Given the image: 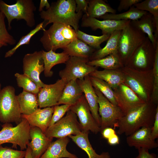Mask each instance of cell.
Wrapping results in <instances>:
<instances>
[{"instance_id": "6da1fadb", "label": "cell", "mask_w": 158, "mask_h": 158, "mask_svg": "<svg viewBox=\"0 0 158 158\" xmlns=\"http://www.w3.org/2000/svg\"><path fill=\"white\" fill-rule=\"evenodd\" d=\"M76 7L75 0H58L52 2L49 8L43 10L40 14L44 20V29L50 23H58L70 25L77 31L83 12H76Z\"/></svg>"}, {"instance_id": "7a4b0ae2", "label": "cell", "mask_w": 158, "mask_h": 158, "mask_svg": "<svg viewBox=\"0 0 158 158\" xmlns=\"http://www.w3.org/2000/svg\"><path fill=\"white\" fill-rule=\"evenodd\" d=\"M157 107L151 100L129 111L118 121V133L127 136L143 127H152Z\"/></svg>"}, {"instance_id": "3957f363", "label": "cell", "mask_w": 158, "mask_h": 158, "mask_svg": "<svg viewBox=\"0 0 158 158\" xmlns=\"http://www.w3.org/2000/svg\"><path fill=\"white\" fill-rule=\"evenodd\" d=\"M124 76V83L145 102L151 100L153 77L152 70L140 71L125 66L121 70Z\"/></svg>"}, {"instance_id": "277c9868", "label": "cell", "mask_w": 158, "mask_h": 158, "mask_svg": "<svg viewBox=\"0 0 158 158\" xmlns=\"http://www.w3.org/2000/svg\"><path fill=\"white\" fill-rule=\"evenodd\" d=\"M43 31L40 41L47 51L55 52L58 49H63L77 38L75 31L68 25L53 23L48 29Z\"/></svg>"}, {"instance_id": "5b68a950", "label": "cell", "mask_w": 158, "mask_h": 158, "mask_svg": "<svg viewBox=\"0 0 158 158\" xmlns=\"http://www.w3.org/2000/svg\"><path fill=\"white\" fill-rule=\"evenodd\" d=\"M36 9L32 0H17L12 5L0 0V11L7 19L9 30L11 29V23L14 19H23L28 27H33L35 24L34 12Z\"/></svg>"}, {"instance_id": "8992f818", "label": "cell", "mask_w": 158, "mask_h": 158, "mask_svg": "<svg viewBox=\"0 0 158 158\" xmlns=\"http://www.w3.org/2000/svg\"><path fill=\"white\" fill-rule=\"evenodd\" d=\"M146 37L145 34L130 23L121 30L117 51L124 66L126 65L135 50Z\"/></svg>"}, {"instance_id": "52a82bcc", "label": "cell", "mask_w": 158, "mask_h": 158, "mask_svg": "<svg viewBox=\"0 0 158 158\" xmlns=\"http://www.w3.org/2000/svg\"><path fill=\"white\" fill-rule=\"evenodd\" d=\"M2 127L0 130V145L11 143L12 148L17 149L18 146L21 150H26L30 140V126L26 119L22 118L21 122L14 127L11 123H5Z\"/></svg>"}, {"instance_id": "ba28073f", "label": "cell", "mask_w": 158, "mask_h": 158, "mask_svg": "<svg viewBox=\"0 0 158 158\" xmlns=\"http://www.w3.org/2000/svg\"><path fill=\"white\" fill-rule=\"evenodd\" d=\"M21 116L15 88L5 87L0 91V122L17 125L21 121Z\"/></svg>"}, {"instance_id": "9c48e42d", "label": "cell", "mask_w": 158, "mask_h": 158, "mask_svg": "<svg viewBox=\"0 0 158 158\" xmlns=\"http://www.w3.org/2000/svg\"><path fill=\"white\" fill-rule=\"evenodd\" d=\"M89 61L87 58L70 56L64 68L59 72L61 79L66 83L73 80L83 79L97 69V67L87 64Z\"/></svg>"}, {"instance_id": "30bf717a", "label": "cell", "mask_w": 158, "mask_h": 158, "mask_svg": "<svg viewBox=\"0 0 158 158\" xmlns=\"http://www.w3.org/2000/svg\"><path fill=\"white\" fill-rule=\"evenodd\" d=\"M82 132L76 115L69 110L61 119L49 127L45 134L49 138H59L77 135Z\"/></svg>"}, {"instance_id": "8fae6325", "label": "cell", "mask_w": 158, "mask_h": 158, "mask_svg": "<svg viewBox=\"0 0 158 158\" xmlns=\"http://www.w3.org/2000/svg\"><path fill=\"white\" fill-rule=\"evenodd\" d=\"M94 89L97 97L101 118L100 132L106 128L117 127L118 121L124 114L117 106L112 104L99 90Z\"/></svg>"}, {"instance_id": "7c38bea8", "label": "cell", "mask_w": 158, "mask_h": 158, "mask_svg": "<svg viewBox=\"0 0 158 158\" xmlns=\"http://www.w3.org/2000/svg\"><path fill=\"white\" fill-rule=\"evenodd\" d=\"M155 48L147 37L135 50L125 66L145 69L153 65Z\"/></svg>"}, {"instance_id": "4fadbf2b", "label": "cell", "mask_w": 158, "mask_h": 158, "mask_svg": "<svg viewBox=\"0 0 158 158\" xmlns=\"http://www.w3.org/2000/svg\"><path fill=\"white\" fill-rule=\"evenodd\" d=\"M69 110L78 117L82 132L91 131L95 134L100 132V128L93 117L84 94L74 104L70 106Z\"/></svg>"}, {"instance_id": "5bb4252c", "label": "cell", "mask_w": 158, "mask_h": 158, "mask_svg": "<svg viewBox=\"0 0 158 158\" xmlns=\"http://www.w3.org/2000/svg\"><path fill=\"white\" fill-rule=\"evenodd\" d=\"M23 74L30 78L40 88L45 85L40 79V75L44 70L42 51L26 54L23 60Z\"/></svg>"}, {"instance_id": "9a60e30c", "label": "cell", "mask_w": 158, "mask_h": 158, "mask_svg": "<svg viewBox=\"0 0 158 158\" xmlns=\"http://www.w3.org/2000/svg\"><path fill=\"white\" fill-rule=\"evenodd\" d=\"M66 84L60 79L54 84H45L37 95L39 108L57 105Z\"/></svg>"}, {"instance_id": "2e32d148", "label": "cell", "mask_w": 158, "mask_h": 158, "mask_svg": "<svg viewBox=\"0 0 158 158\" xmlns=\"http://www.w3.org/2000/svg\"><path fill=\"white\" fill-rule=\"evenodd\" d=\"M113 90L117 105L124 115L145 103L124 83L120 84Z\"/></svg>"}, {"instance_id": "e0dca14e", "label": "cell", "mask_w": 158, "mask_h": 158, "mask_svg": "<svg viewBox=\"0 0 158 158\" xmlns=\"http://www.w3.org/2000/svg\"><path fill=\"white\" fill-rule=\"evenodd\" d=\"M81 26L83 27H90L95 30L100 29L102 35H110L116 30H122L130 23V20H100L96 18L88 16L85 14L82 18Z\"/></svg>"}, {"instance_id": "ac0fdd59", "label": "cell", "mask_w": 158, "mask_h": 158, "mask_svg": "<svg viewBox=\"0 0 158 158\" xmlns=\"http://www.w3.org/2000/svg\"><path fill=\"white\" fill-rule=\"evenodd\" d=\"M151 128L143 127L127 136L126 141L128 146L137 149L143 148L149 150L157 148L158 144L152 137Z\"/></svg>"}, {"instance_id": "d6986e66", "label": "cell", "mask_w": 158, "mask_h": 158, "mask_svg": "<svg viewBox=\"0 0 158 158\" xmlns=\"http://www.w3.org/2000/svg\"><path fill=\"white\" fill-rule=\"evenodd\" d=\"M30 136L31 141L28 146L30 148L33 158H40L46 151L53 138L47 137L39 128L30 126Z\"/></svg>"}, {"instance_id": "ffe728a7", "label": "cell", "mask_w": 158, "mask_h": 158, "mask_svg": "<svg viewBox=\"0 0 158 158\" xmlns=\"http://www.w3.org/2000/svg\"><path fill=\"white\" fill-rule=\"evenodd\" d=\"M76 81L83 92L93 117L100 127L101 118L98 112L97 97L91 84L89 75L86 76L83 79L77 80Z\"/></svg>"}, {"instance_id": "44dd1931", "label": "cell", "mask_w": 158, "mask_h": 158, "mask_svg": "<svg viewBox=\"0 0 158 158\" xmlns=\"http://www.w3.org/2000/svg\"><path fill=\"white\" fill-rule=\"evenodd\" d=\"M54 109V106L38 108L30 115L22 114V118L26 119L30 126L39 128L45 133L49 126Z\"/></svg>"}, {"instance_id": "7402d4cb", "label": "cell", "mask_w": 158, "mask_h": 158, "mask_svg": "<svg viewBox=\"0 0 158 158\" xmlns=\"http://www.w3.org/2000/svg\"><path fill=\"white\" fill-rule=\"evenodd\" d=\"M69 141L68 137L58 138L51 142L40 158H78L67 150L66 146Z\"/></svg>"}, {"instance_id": "603a6c76", "label": "cell", "mask_w": 158, "mask_h": 158, "mask_svg": "<svg viewBox=\"0 0 158 158\" xmlns=\"http://www.w3.org/2000/svg\"><path fill=\"white\" fill-rule=\"evenodd\" d=\"M130 23L147 35V37L155 48L158 40L154 36L156 27L154 18L152 15L148 12L137 20H131Z\"/></svg>"}, {"instance_id": "cb8c5ba5", "label": "cell", "mask_w": 158, "mask_h": 158, "mask_svg": "<svg viewBox=\"0 0 158 158\" xmlns=\"http://www.w3.org/2000/svg\"><path fill=\"white\" fill-rule=\"evenodd\" d=\"M42 51L44 63V74L47 77H51L53 75V72L51 69L54 66L59 64L65 63L70 57L64 51L59 53L52 50L49 51Z\"/></svg>"}, {"instance_id": "d4e9b609", "label": "cell", "mask_w": 158, "mask_h": 158, "mask_svg": "<svg viewBox=\"0 0 158 158\" xmlns=\"http://www.w3.org/2000/svg\"><path fill=\"white\" fill-rule=\"evenodd\" d=\"M83 94V92L76 80L71 81L66 84L57 105H73L80 99Z\"/></svg>"}, {"instance_id": "484cf974", "label": "cell", "mask_w": 158, "mask_h": 158, "mask_svg": "<svg viewBox=\"0 0 158 158\" xmlns=\"http://www.w3.org/2000/svg\"><path fill=\"white\" fill-rule=\"evenodd\" d=\"M89 133L82 132L78 135H71L68 137L79 147L85 152L89 158H110V154L108 152H103L100 154H98L96 152L89 141Z\"/></svg>"}, {"instance_id": "4316f807", "label": "cell", "mask_w": 158, "mask_h": 158, "mask_svg": "<svg viewBox=\"0 0 158 158\" xmlns=\"http://www.w3.org/2000/svg\"><path fill=\"white\" fill-rule=\"evenodd\" d=\"M89 75L101 79L108 83L113 90L120 84L124 83V76L121 70H108L102 71L95 70Z\"/></svg>"}, {"instance_id": "83f0119b", "label": "cell", "mask_w": 158, "mask_h": 158, "mask_svg": "<svg viewBox=\"0 0 158 158\" xmlns=\"http://www.w3.org/2000/svg\"><path fill=\"white\" fill-rule=\"evenodd\" d=\"M69 56L89 58L96 50L77 38L62 49Z\"/></svg>"}, {"instance_id": "f1b7e54d", "label": "cell", "mask_w": 158, "mask_h": 158, "mask_svg": "<svg viewBox=\"0 0 158 158\" xmlns=\"http://www.w3.org/2000/svg\"><path fill=\"white\" fill-rule=\"evenodd\" d=\"M17 97L22 114L30 115L38 108L37 95L23 91Z\"/></svg>"}, {"instance_id": "f546056e", "label": "cell", "mask_w": 158, "mask_h": 158, "mask_svg": "<svg viewBox=\"0 0 158 158\" xmlns=\"http://www.w3.org/2000/svg\"><path fill=\"white\" fill-rule=\"evenodd\" d=\"M121 30L113 32L107 40L105 46L103 48L96 50L89 58V61L104 58L110 54L117 52V47Z\"/></svg>"}, {"instance_id": "4dcf8cb0", "label": "cell", "mask_w": 158, "mask_h": 158, "mask_svg": "<svg viewBox=\"0 0 158 158\" xmlns=\"http://www.w3.org/2000/svg\"><path fill=\"white\" fill-rule=\"evenodd\" d=\"M87 64L96 67H100L108 70L118 69L124 67L118 52L101 59L89 61Z\"/></svg>"}, {"instance_id": "1f68e13d", "label": "cell", "mask_w": 158, "mask_h": 158, "mask_svg": "<svg viewBox=\"0 0 158 158\" xmlns=\"http://www.w3.org/2000/svg\"><path fill=\"white\" fill-rule=\"evenodd\" d=\"M116 12V10L103 0H90L86 15L96 18H100L108 13L115 14Z\"/></svg>"}, {"instance_id": "d6a6232c", "label": "cell", "mask_w": 158, "mask_h": 158, "mask_svg": "<svg viewBox=\"0 0 158 158\" xmlns=\"http://www.w3.org/2000/svg\"><path fill=\"white\" fill-rule=\"evenodd\" d=\"M147 13L146 11L138 10L133 6L127 11L119 14L107 13L100 18L103 20H135L140 19L144 15Z\"/></svg>"}, {"instance_id": "836d02e7", "label": "cell", "mask_w": 158, "mask_h": 158, "mask_svg": "<svg viewBox=\"0 0 158 158\" xmlns=\"http://www.w3.org/2000/svg\"><path fill=\"white\" fill-rule=\"evenodd\" d=\"M134 6L140 10L148 11L153 16L155 21L156 30L154 34L155 39H158V0H145Z\"/></svg>"}, {"instance_id": "e575fe53", "label": "cell", "mask_w": 158, "mask_h": 158, "mask_svg": "<svg viewBox=\"0 0 158 158\" xmlns=\"http://www.w3.org/2000/svg\"><path fill=\"white\" fill-rule=\"evenodd\" d=\"M90 77L93 87L99 90L112 104L117 106L114 92L111 86L101 79L90 76Z\"/></svg>"}, {"instance_id": "d590c367", "label": "cell", "mask_w": 158, "mask_h": 158, "mask_svg": "<svg viewBox=\"0 0 158 158\" xmlns=\"http://www.w3.org/2000/svg\"><path fill=\"white\" fill-rule=\"evenodd\" d=\"M77 38L96 50L101 48L100 44L108 40L110 35H102L100 36L91 35L78 30L75 31Z\"/></svg>"}, {"instance_id": "8d00e7d4", "label": "cell", "mask_w": 158, "mask_h": 158, "mask_svg": "<svg viewBox=\"0 0 158 158\" xmlns=\"http://www.w3.org/2000/svg\"><path fill=\"white\" fill-rule=\"evenodd\" d=\"M17 85L23 91L37 95L40 88L30 78L24 74H15Z\"/></svg>"}, {"instance_id": "74e56055", "label": "cell", "mask_w": 158, "mask_h": 158, "mask_svg": "<svg viewBox=\"0 0 158 158\" xmlns=\"http://www.w3.org/2000/svg\"><path fill=\"white\" fill-rule=\"evenodd\" d=\"M44 29L43 22L38 24L34 29L31 30L26 35L22 36L16 45L13 48L6 53L5 57L7 58L12 56L16 50L21 46L24 44H29L32 37L40 30H43Z\"/></svg>"}, {"instance_id": "f35d334b", "label": "cell", "mask_w": 158, "mask_h": 158, "mask_svg": "<svg viewBox=\"0 0 158 158\" xmlns=\"http://www.w3.org/2000/svg\"><path fill=\"white\" fill-rule=\"evenodd\" d=\"M153 66V84L151 100L156 104H157L158 100V42L156 47Z\"/></svg>"}, {"instance_id": "ab89813d", "label": "cell", "mask_w": 158, "mask_h": 158, "mask_svg": "<svg viewBox=\"0 0 158 158\" xmlns=\"http://www.w3.org/2000/svg\"><path fill=\"white\" fill-rule=\"evenodd\" d=\"M5 18L4 15L0 11V43L5 46L14 45L16 41L7 31L5 22Z\"/></svg>"}, {"instance_id": "60d3db41", "label": "cell", "mask_w": 158, "mask_h": 158, "mask_svg": "<svg viewBox=\"0 0 158 158\" xmlns=\"http://www.w3.org/2000/svg\"><path fill=\"white\" fill-rule=\"evenodd\" d=\"M25 154V150H14L0 145V158H23Z\"/></svg>"}, {"instance_id": "b9f144b4", "label": "cell", "mask_w": 158, "mask_h": 158, "mask_svg": "<svg viewBox=\"0 0 158 158\" xmlns=\"http://www.w3.org/2000/svg\"><path fill=\"white\" fill-rule=\"evenodd\" d=\"M71 105L63 104L54 106V112L49 127L53 125L61 119L69 110Z\"/></svg>"}, {"instance_id": "7bdbcfd3", "label": "cell", "mask_w": 158, "mask_h": 158, "mask_svg": "<svg viewBox=\"0 0 158 158\" xmlns=\"http://www.w3.org/2000/svg\"><path fill=\"white\" fill-rule=\"evenodd\" d=\"M117 8L118 11L126 10L135 4L142 1L141 0H120Z\"/></svg>"}, {"instance_id": "ee69618b", "label": "cell", "mask_w": 158, "mask_h": 158, "mask_svg": "<svg viewBox=\"0 0 158 158\" xmlns=\"http://www.w3.org/2000/svg\"><path fill=\"white\" fill-rule=\"evenodd\" d=\"M75 1L76 4V12L82 11L87 14L89 0H75Z\"/></svg>"}, {"instance_id": "f6af8a7d", "label": "cell", "mask_w": 158, "mask_h": 158, "mask_svg": "<svg viewBox=\"0 0 158 158\" xmlns=\"http://www.w3.org/2000/svg\"><path fill=\"white\" fill-rule=\"evenodd\" d=\"M151 134L153 139L155 140L158 138V106L157 105L156 110L155 119L151 128Z\"/></svg>"}, {"instance_id": "bcb514c9", "label": "cell", "mask_w": 158, "mask_h": 158, "mask_svg": "<svg viewBox=\"0 0 158 158\" xmlns=\"http://www.w3.org/2000/svg\"><path fill=\"white\" fill-rule=\"evenodd\" d=\"M138 149V154L135 158H157L155 154L150 153L147 149L141 148Z\"/></svg>"}, {"instance_id": "7dc6e473", "label": "cell", "mask_w": 158, "mask_h": 158, "mask_svg": "<svg viewBox=\"0 0 158 158\" xmlns=\"http://www.w3.org/2000/svg\"><path fill=\"white\" fill-rule=\"evenodd\" d=\"M103 137L107 139L116 133L114 129L111 127H107L104 129L101 132Z\"/></svg>"}, {"instance_id": "c3c4849f", "label": "cell", "mask_w": 158, "mask_h": 158, "mask_svg": "<svg viewBox=\"0 0 158 158\" xmlns=\"http://www.w3.org/2000/svg\"><path fill=\"white\" fill-rule=\"evenodd\" d=\"M107 140L108 143L110 145H116L119 143V138L116 133L112 135Z\"/></svg>"}, {"instance_id": "681fc988", "label": "cell", "mask_w": 158, "mask_h": 158, "mask_svg": "<svg viewBox=\"0 0 158 158\" xmlns=\"http://www.w3.org/2000/svg\"><path fill=\"white\" fill-rule=\"evenodd\" d=\"M50 6V5L47 0H41L40 1L38 11L40 12H41L44 7H46V10H47L49 8Z\"/></svg>"}, {"instance_id": "f907efd6", "label": "cell", "mask_w": 158, "mask_h": 158, "mask_svg": "<svg viewBox=\"0 0 158 158\" xmlns=\"http://www.w3.org/2000/svg\"><path fill=\"white\" fill-rule=\"evenodd\" d=\"M26 154L24 158H33L32 151L30 148L28 146L26 150Z\"/></svg>"}, {"instance_id": "816d5d0a", "label": "cell", "mask_w": 158, "mask_h": 158, "mask_svg": "<svg viewBox=\"0 0 158 158\" xmlns=\"http://www.w3.org/2000/svg\"><path fill=\"white\" fill-rule=\"evenodd\" d=\"M3 46H5L4 44L0 43V48Z\"/></svg>"}, {"instance_id": "f5cc1de1", "label": "cell", "mask_w": 158, "mask_h": 158, "mask_svg": "<svg viewBox=\"0 0 158 158\" xmlns=\"http://www.w3.org/2000/svg\"><path fill=\"white\" fill-rule=\"evenodd\" d=\"M1 83H0V91H1Z\"/></svg>"}]
</instances>
